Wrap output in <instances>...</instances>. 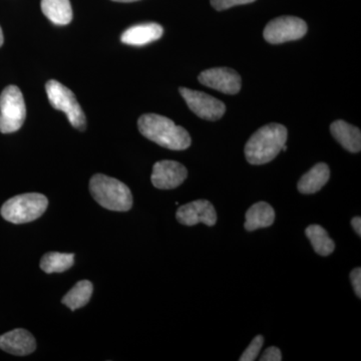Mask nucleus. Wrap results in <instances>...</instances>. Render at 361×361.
<instances>
[{
	"label": "nucleus",
	"instance_id": "nucleus-4",
	"mask_svg": "<svg viewBox=\"0 0 361 361\" xmlns=\"http://www.w3.org/2000/svg\"><path fill=\"white\" fill-rule=\"evenodd\" d=\"M49 206L44 195L27 193L9 199L1 207V216L13 224H25L39 219Z\"/></svg>",
	"mask_w": 361,
	"mask_h": 361
},
{
	"label": "nucleus",
	"instance_id": "nucleus-7",
	"mask_svg": "<svg viewBox=\"0 0 361 361\" xmlns=\"http://www.w3.org/2000/svg\"><path fill=\"white\" fill-rule=\"evenodd\" d=\"M306 32L307 25L301 18L295 16H280L266 25L264 39L269 44H280L302 39Z\"/></svg>",
	"mask_w": 361,
	"mask_h": 361
},
{
	"label": "nucleus",
	"instance_id": "nucleus-1",
	"mask_svg": "<svg viewBox=\"0 0 361 361\" xmlns=\"http://www.w3.org/2000/svg\"><path fill=\"white\" fill-rule=\"evenodd\" d=\"M141 134L163 148L183 151L191 146V137L183 127L157 114H146L137 121Z\"/></svg>",
	"mask_w": 361,
	"mask_h": 361
},
{
	"label": "nucleus",
	"instance_id": "nucleus-6",
	"mask_svg": "<svg viewBox=\"0 0 361 361\" xmlns=\"http://www.w3.org/2000/svg\"><path fill=\"white\" fill-rule=\"evenodd\" d=\"M49 103L56 110L63 111L71 125L80 130L87 128V120L82 106H80L73 92L61 85L58 80H51L45 85Z\"/></svg>",
	"mask_w": 361,
	"mask_h": 361
},
{
	"label": "nucleus",
	"instance_id": "nucleus-9",
	"mask_svg": "<svg viewBox=\"0 0 361 361\" xmlns=\"http://www.w3.org/2000/svg\"><path fill=\"white\" fill-rule=\"evenodd\" d=\"M199 82L227 94H238L242 87L239 73L229 68H214L202 71L198 77Z\"/></svg>",
	"mask_w": 361,
	"mask_h": 361
},
{
	"label": "nucleus",
	"instance_id": "nucleus-18",
	"mask_svg": "<svg viewBox=\"0 0 361 361\" xmlns=\"http://www.w3.org/2000/svg\"><path fill=\"white\" fill-rule=\"evenodd\" d=\"M92 291H94V287H92V282L89 280H82L63 296L61 302L68 306L70 310H77L89 303Z\"/></svg>",
	"mask_w": 361,
	"mask_h": 361
},
{
	"label": "nucleus",
	"instance_id": "nucleus-5",
	"mask_svg": "<svg viewBox=\"0 0 361 361\" xmlns=\"http://www.w3.org/2000/svg\"><path fill=\"white\" fill-rule=\"evenodd\" d=\"M25 116L23 92L16 85H8L0 94V132L11 134L20 130Z\"/></svg>",
	"mask_w": 361,
	"mask_h": 361
},
{
	"label": "nucleus",
	"instance_id": "nucleus-17",
	"mask_svg": "<svg viewBox=\"0 0 361 361\" xmlns=\"http://www.w3.org/2000/svg\"><path fill=\"white\" fill-rule=\"evenodd\" d=\"M42 13L54 25H66L73 20V8L70 0H42Z\"/></svg>",
	"mask_w": 361,
	"mask_h": 361
},
{
	"label": "nucleus",
	"instance_id": "nucleus-8",
	"mask_svg": "<svg viewBox=\"0 0 361 361\" xmlns=\"http://www.w3.org/2000/svg\"><path fill=\"white\" fill-rule=\"evenodd\" d=\"M179 90L190 110L199 118L207 121H218L224 116L225 104L216 97L187 87H180Z\"/></svg>",
	"mask_w": 361,
	"mask_h": 361
},
{
	"label": "nucleus",
	"instance_id": "nucleus-3",
	"mask_svg": "<svg viewBox=\"0 0 361 361\" xmlns=\"http://www.w3.org/2000/svg\"><path fill=\"white\" fill-rule=\"evenodd\" d=\"M90 191L104 208L116 212H127L133 207V195L127 185L103 174L92 176Z\"/></svg>",
	"mask_w": 361,
	"mask_h": 361
},
{
	"label": "nucleus",
	"instance_id": "nucleus-27",
	"mask_svg": "<svg viewBox=\"0 0 361 361\" xmlns=\"http://www.w3.org/2000/svg\"><path fill=\"white\" fill-rule=\"evenodd\" d=\"M113 1H116V2H134V1H137V0H113Z\"/></svg>",
	"mask_w": 361,
	"mask_h": 361
},
{
	"label": "nucleus",
	"instance_id": "nucleus-15",
	"mask_svg": "<svg viewBox=\"0 0 361 361\" xmlns=\"http://www.w3.org/2000/svg\"><path fill=\"white\" fill-rule=\"evenodd\" d=\"M330 178L329 166L319 163L310 169L298 182V191L301 194L310 195L320 191L327 184Z\"/></svg>",
	"mask_w": 361,
	"mask_h": 361
},
{
	"label": "nucleus",
	"instance_id": "nucleus-25",
	"mask_svg": "<svg viewBox=\"0 0 361 361\" xmlns=\"http://www.w3.org/2000/svg\"><path fill=\"white\" fill-rule=\"evenodd\" d=\"M351 225H353L355 231L357 233L358 236H361V218H353V221H351Z\"/></svg>",
	"mask_w": 361,
	"mask_h": 361
},
{
	"label": "nucleus",
	"instance_id": "nucleus-10",
	"mask_svg": "<svg viewBox=\"0 0 361 361\" xmlns=\"http://www.w3.org/2000/svg\"><path fill=\"white\" fill-rule=\"evenodd\" d=\"M187 176V169L182 164L164 160L154 165L151 180L157 189L171 190L182 185Z\"/></svg>",
	"mask_w": 361,
	"mask_h": 361
},
{
	"label": "nucleus",
	"instance_id": "nucleus-2",
	"mask_svg": "<svg viewBox=\"0 0 361 361\" xmlns=\"http://www.w3.org/2000/svg\"><path fill=\"white\" fill-rule=\"evenodd\" d=\"M287 141V129L280 123L260 128L246 142L244 153L251 165H264L274 160Z\"/></svg>",
	"mask_w": 361,
	"mask_h": 361
},
{
	"label": "nucleus",
	"instance_id": "nucleus-19",
	"mask_svg": "<svg viewBox=\"0 0 361 361\" xmlns=\"http://www.w3.org/2000/svg\"><path fill=\"white\" fill-rule=\"evenodd\" d=\"M306 236L310 240L316 253L322 256H329L336 249V244L330 238L329 233L319 225H310L306 228Z\"/></svg>",
	"mask_w": 361,
	"mask_h": 361
},
{
	"label": "nucleus",
	"instance_id": "nucleus-21",
	"mask_svg": "<svg viewBox=\"0 0 361 361\" xmlns=\"http://www.w3.org/2000/svg\"><path fill=\"white\" fill-rule=\"evenodd\" d=\"M263 343H264V338L262 336H257L251 343L249 344L248 348L244 351L243 355L239 358L240 361H254L260 353L261 348H262Z\"/></svg>",
	"mask_w": 361,
	"mask_h": 361
},
{
	"label": "nucleus",
	"instance_id": "nucleus-11",
	"mask_svg": "<svg viewBox=\"0 0 361 361\" xmlns=\"http://www.w3.org/2000/svg\"><path fill=\"white\" fill-rule=\"evenodd\" d=\"M176 218L182 225L194 226L203 223L211 227L217 222V213L210 202L197 200L180 206Z\"/></svg>",
	"mask_w": 361,
	"mask_h": 361
},
{
	"label": "nucleus",
	"instance_id": "nucleus-22",
	"mask_svg": "<svg viewBox=\"0 0 361 361\" xmlns=\"http://www.w3.org/2000/svg\"><path fill=\"white\" fill-rule=\"evenodd\" d=\"M255 0H211V6L216 11H225L231 8L233 6H242V4H252Z\"/></svg>",
	"mask_w": 361,
	"mask_h": 361
},
{
	"label": "nucleus",
	"instance_id": "nucleus-24",
	"mask_svg": "<svg viewBox=\"0 0 361 361\" xmlns=\"http://www.w3.org/2000/svg\"><path fill=\"white\" fill-rule=\"evenodd\" d=\"M350 279L353 289H355V295L358 298H361V269L360 267L351 271Z\"/></svg>",
	"mask_w": 361,
	"mask_h": 361
},
{
	"label": "nucleus",
	"instance_id": "nucleus-20",
	"mask_svg": "<svg viewBox=\"0 0 361 361\" xmlns=\"http://www.w3.org/2000/svg\"><path fill=\"white\" fill-rule=\"evenodd\" d=\"M75 263V255L71 253L49 252L40 261V268L47 274L61 273L70 269Z\"/></svg>",
	"mask_w": 361,
	"mask_h": 361
},
{
	"label": "nucleus",
	"instance_id": "nucleus-12",
	"mask_svg": "<svg viewBox=\"0 0 361 361\" xmlns=\"http://www.w3.org/2000/svg\"><path fill=\"white\" fill-rule=\"evenodd\" d=\"M37 348L35 337L25 329H14L0 336V349L11 355L25 356Z\"/></svg>",
	"mask_w": 361,
	"mask_h": 361
},
{
	"label": "nucleus",
	"instance_id": "nucleus-23",
	"mask_svg": "<svg viewBox=\"0 0 361 361\" xmlns=\"http://www.w3.org/2000/svg\"><path fill=\"white\" fill-rule=\"evenodd\" d=\"M261 361H281L282 353L279 348H275V346H271V348L266 349L264 353L260 358Z\"/></svg>",
	"mask_w": 361,
	"mask_h": 361
},
{
	"label": "nucleus",
	"instance_id": "nucleus-26",
	"mask_svg": "<svg viewBox=\"0 0 361 361\" xmlns=\"http://www.w3.org/2000/svg\"><path fill=\"white\" fill-rule=\"evenodd\" d=\"M4 32H2L1 27H0V47L4 44Z\"/></svg>",
	"mask_w": 361,
	"mask_h": 361
},
{
	"label": "nucleus",
	"instance_id": "nucleus-14",
	"mask_svg": "<svg viewBox=\"0 0 361 361\" xmlns=\"http://www.w3.org/2000/svg\"><path fill=\"white\" fill-rule=\"evenodd\" d=\"M330 132L344 149L351 153H358L361 149V133L358 128L349 125L344 121H336L330 126Z\"/></svg>",
	"mask_w": 361,
	"mask_h": 361
},
{
	"label": "nucleus",
	"instance_id": "nucleus-16",
	"mask_svg": "<svg viewBox=\"0 0 361 361\" xmlns=\"http://www.w3.org/2000/svg\"><path fill=\"white\" fill-rule=\"evenodd\" d=\"M274 221V209L266 202H258L247 211L244 227L247 231H255L261 228L270 227Z\"/></svg>",
	"mask_w": 361,
	"mask_h": 361
},
{
	"label": "nucleus",
	"instance_id": "nucleus-13",
	"mask_svg": "<svg viewBox=\"0 0 361 361\" xmlns=\"http://www.w3.org/2000/svg\"><path fill=\"white\" fill-rule=\"evenodd\" d=\"M163 32V27L158 23H142V25L130 26L125 30L121 37V40L125 44L142 47L160 39Z\"/></svg>",
	"mask_w": 361,
	"mask_h": 361
}]
</instances>
